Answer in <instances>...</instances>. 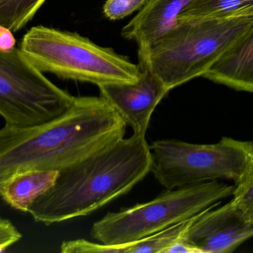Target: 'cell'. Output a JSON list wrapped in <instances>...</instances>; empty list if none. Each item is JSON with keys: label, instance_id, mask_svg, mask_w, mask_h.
<instances>
[{"label": "cell", "instance_id": "6da1fadb", "mask_svg": "<svg viewBox=\"0 0 253 253\" xmlns=\"http://www.w3.org/2000/svg\"><path fill=\"white\" fill-rule=\"evenodd\" d=\"M126 123L103 98L78 97L64 114L0 129V185L30 170L60 171L123 139Z\"/></svg>", "mask_w": 253, "mask_h": 253}, {"label": "cell", "instance_id": "9a60e30c", "mask_svg": "<svg viewBox=\"0 0 253 253\" xmlns=\"http://www.w3.org/2000/svg\"><path fill=\"white\" fill-rule=\"evenodd\" d=\"M46 0H0V25L16 32L25 27Z\"/></svg>", "mask_w": 253, "mask_h": 253}, {"label": "cell", "instance_id": "5b68a950", "mask_svg": "<svg viewBox=\"0 0 253 253\" xmlns=\"http://www.w3.org/2000/svg\"><path fill=\"white\" fill-rule=\"evenodd\" d=\"M234 188L211 181L168 190L150 202L106 214L93 224L92 237L105 245L135 242L198 215L231 196Z\"/></svg>", "mask_w": 253, "mask_h": 253}, {"label": "cell", "instance_id": "e0dca14e", "mask_svg": "<svg viewBox=\"0 0 253 253\" xmlns=\"http://www.w3.org/2000/svg\"><path fill=\"white\" fill-rule=\"evenodd\" d=\"M148 0H107L103 7L105 16L111 20L124 19L141 8Z\"/></svg>", "mask_w": 253, "mask_h": 253}, {"label": "cell", "instance_id": "30bf717a", "mask_svg": "<svg viewBox=\"0 0 253 253\" xmlns=\"http://www.w3.org/2000/svg\"><path fill=\"white\" fill-rule=\"evenodd\" d=\"M193 0H148L122 31L134 40L138 51L146 50L177 23L178 15Z\"/></svg>", "mask_w": 253, "mask_h": 253}, {"label": "cell", "instance_id": "7c38bea8", "mask_svg": "<svg viewBox=\"0 0 253 253\" xmlns=\"http://www.w3.org/2000/svg\"><path fill=\"white\" fill-rule=\"evenodd\" d=\"M170 226L154 234L124 245H105L84 239L64 242L61 245L63 253H166L168 248L181 240L193 223L195 217Z\"/></svg>", "mask_w": 253, "mask_h": 253}, {"label": "cell", "instance_id": "8992f818", "mask_svg": "<svg viewBox=\"0 0 253 253\" xmlns=\"http://www.w3.org/2000/svg\"><path fill=\"white\" fill-rule=\"evenodd\" d=\"M151 172L168 190L218 179L240 184L253 169V141L224 137L213 144L159 140L150 146Z\"/></svg>", "mask_w": 253, "mask_h": 253}, {"label": "cell", "instance_id": "277c9868", "mask_svg": "<svg viewBox=\"0 0 253 253\" xmlns=\"http://www.w3.org/2000/svg\"><path fill=\"white\" fill-rule=\"evenodd\" d=\"M22 54L42 72L97 85L132 83L142 70L126 56L101 47L77 33L39 25L24 35Z\"/></svg>", "mask_w": 253, "mask_h": 253}, {"label": "cell", "instance_id": "4fadbf2b", "mask_svg": "<svg viewBox=\"0 0 253 253\" xmlns=\"http://www.w3.org/2000/svg\"><path fill=\"white\" fill-rule=\"evenodd\" d=\"M59 171L30 170L16 174L0 185V198L16 210L30 206L56 182Z\"/></svg>", "mask_w": 253, "mask_h": 253}, {"label": "cell", "instance_id": "3957f363", "mask_svg": "<svg viewBox=\"0 0 253 253\" xmlns=\"http://www.w3.org/2000/svg\"><path fill=\"white\" fill-rule=\"evenodd\" d=\"M253 24V17L178 19L148 49L138 51V65L170 91L203 77Z\"/></svg>", "mask_w": 253, "mask_h": 253}, {"label": "cell", "instance_id": "7a4b0ae2", "mask_svg": "<svg viewBox=\"0 0 253 253\" xmlns=\"http://www.w3.org/2000/svg\"><path fill=\"white\" fill-rule=\"evenodd\" d=\"M145 136L132 135L59 171L55 184L30 206L44 225L87 216L129 193L151 172Z\"/></svg>", "mask_w": 253, "mask_h": 253}, {"label": "cell", "instance_id": "9c48e42d", "mask_svg": "<svg viewBox=\"0 0 253 253\" xmlns=\"http://www.w3.org/2000/svg\"><path fill=\"white\" fill-rule=\"evenodd\" d=\"M140 68L142 74L135 83H108L99 89L101 98L132 128L133 135L145 136L155 108L169 91L147 68Z\"/></svg>", "mask_w": 253, "mask_h": 253}, {"label": "cell", "instance_id": "ffe728a7", "mask_svg": "<svg viewBox=\"0 0 253 253\" xmlns=\"http://www.w3.org/2000/svg\"><path fill=\"white\" fill-rule=\"evenodd\" d=\"M202 253L199 249L189 245L187 242L181 240L174 243L172 246L169 247L166 253Z\"/></svg>", "mask_w": 253, "mask_h": 253}, {"label": "cell", "instance_id": "52a82bcc", "mask_svg": "<svg viewBox=\"0 0 253 253\" xmlns=\"http://www.w3.org/2000/svg\"><path fill=\"white\" fill-rule=\"evenodd\" d=\"M74 98L47 80L19 49L0 50V116L6 126L47 123L64 114Z\"/></svg>", "mask_w": 253, "mask_h": 253}, {"label": "cell", "instance_id": "2e32d148", "mask_svg": "<svg viewBox=\"0 0 253 253\" xmlns=\"http://www.w3.org/2000/svg\"><path fill=\"white\" fill-rule=\"evenodd\" d=\"M231 203L245 221L253 224V169L240 183L235 185Z\"/></svg>", "mask_w": 253, "mask_h": 253}, {"label": "cell", "instance_id": "5bb4252c", "mask_svg": "<svg viewBox=\"0 0 253 253\" xmlns=\"http://www.w3.org/2000/svg\"><path fill=\"white\" fill-rule=\"evenodd\" d=\"M253 17V0H193L178 19Z\"/></svg>", "mask_w": 253, "mask_h": 253}, {"label": "cell", "instance_id": "8fae6325", "mask_svg": "<svg viewBox=\"0 0 253 253\" xmlns=\"http://www.w3.org/2000/svg\"><path fill=\"white\" fill-rule=\"evenodd\" d=\"M203 77L235 90L253 92V24Z\"/></svg>", "mask_w": 253, "mask_h": 253}, {"label": "cell", "instance_id": "ac0fdd59", "mask_svg": "<svg viewBox=\"0 0 253 253\" xmlns=\"http://www.w3.org/2000/svg\"><path fill=\"white\" fill-rule=\"evenodd\" d=\"M22 238V233L10 220L0 218V252L5 251Z\"/></svg>", "mask_w": 253, "mask_h": 253}, {"label": "cell", "instance_id": "d6986e66", "mask_svg": "<svg viewBox=\"0 0 253 253\" xmlns=\"http://www.w3.org/2000/svg\"><path fill=\"white\" fill-rule=\"evenodd\" d=\"M13 31L0 25V50L10 51L14 49L16 40Z\"/></svg>", "mask_w": 253, "mask_h": 253}, {"label": "cell", "instance_id": "ba28073f", "mask_svg": "<svg viewBox=\"0 0 253 253\" xmlns=\"http://www.w3.org/2000/svg\"><path fill=\"white\" fill-rule=\"evenodd\" d=\"M215 203L195 217L183 241L202 253H229L253 237V224L244 219L231 202Z\"/></svg>", "mask_w": 253, "mask_h": 253}]
</instances>
